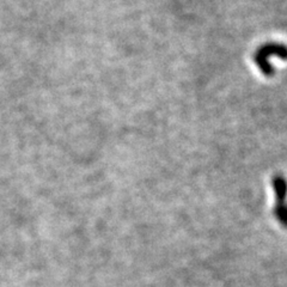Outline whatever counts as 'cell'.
<instances>
[{"mask_svg":"<svg viewBox=\"0 0 287 287\" xmlns=\"http://www.w3.org/2000/svg\"><path fill=\"white\" fill-rule=\"evenodd\" d=\"M270 55H276V57L281 58L283 60H287V47L283 45L268 44L262 46L260 49H257L254 60H255L260 71L267 75V77H270V75H273V73H274V68H273L272 64L269 62Z\"/></svg>","mask_w":287,"mask_h":287,"instance_id":"obj_1","label":"cell"},{"mask_svg":"<svg viewBox=\"0 0 287 287\" xmlns=\"http://www.w3.org/2000/svg\"><path fill=\"white\" fill-rule=\"evenodd\" d=\"M275 217H276V219H278L280 222V224H281V225L287 227V204L285 206V209H283L279 214H276Z\"/></svg>","mask_w":287,"mask_h":287,"instance_id":"obj_2","label":"cell"}]
</instances>
